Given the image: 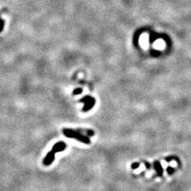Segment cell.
Segmentation results:
<instances>
[{
    "mask_svg": "<svg viewBox=\"0 0 191 191\" xmlns=\"http://www.w3.org/2000/svg\"><path fill=\"white\" fill-rule=\"evenodd\" d=\"M62 132L63 134L69 138H73V139L78 140V141L81 142L85 143L87 144H89L91 143L90 139L89 138V137L83 135L81 132H80L77 130H72V129L64 128L63 129Z\"/></svg>",
    "mask_w": 191,
    "mask_h": 191,
    "instance_id": "cell-1",
    "label": "cell"
},
{
    "mask_svg": "<svg viewBox=\"0 0 191 191\" xmlns=\"http://www.w3.org/2000/svg\"><path fill=\"white\" fill-rule=\"evenodd\" d=\"M81 102L85 103V106L83 108V111L87 112L88 110H90L91 108H93L95 104V100L94 98H91V97L87 96L85 98H84L83 99L81 100Z\"/></svg>",
    "mask_w": 191,
    "mask_h": 191,
    "instance_id": "cell-2",
    "label": "cell"
},
{
    "mask_svg": "<svg viewBox=\"0 0 191 191\" xmlns=\"http://www.w3.org/2000/svg\"><path fill=\"white\" fill-rule=\"evenodd\" d=\"M55 154L56 153L54 152L52 150H51L49 153L47 154V155H46V156L45 157V158L43 159V161L45 166H50V164L53 162L55 157Z\"/></svg>",
    "mask_w": 191,
    "mask_h": 191,
    "instance_id": "cell-3",
    "label": "cell"
},
{
    "mask_svg": "<svg viewBox=\"0 0 191 191\" xmlns=\"http://www.w3.org/2000/svg\"><path fill=\"white\" fill-rule=\"evenodd\" d=\"M66 147H67V144L66 143H64V142H57L56 144H54L51 150L53 151L55 153H58V152L64 151Z\"/></svg>",
    "mask_w": 191,
    "mask_h": 191,
    "instance_id": "cell-4",
    "label": "cell"
},
{
    "mask_svg": "<svg viewBox=\"0 0 191 191\" xmlns=\"http://www.w3.org/2000/svg\"><path fill=\"white\" fill-rule=\"evenodd\" d=\"M154 170L156 171L157 175L158 176H162L163 175V169H162V166H161V163L159 162L158 161H155L154 162Z\"/></svg>",
    "mask_w": 191,
    "mask_h": 191,
    "instance_id": "cell-5",
    "label": "cell"
},
{
    "mask_svg": "<svg viewBox=\"0 0 191 191\" xmlns=\"http://www.w3.org/2000/svg\"><path fill=\"white\" fill-rule=\"evenodd\" d=\"M78 131H79L81 133H85L88 136H93L94 135V132L91 130H84V129H77Z\"/></svg>",
    "mask_w": 191,
    "mask_h": 191,
    "instance_id": "cell-6",
    "label": "cell"
},
{
    "mask_svg": "<svg viewBox=\"0 0 191 191\" xmlns=\"http://www.w3.org/2000/svg\"><path fill=\"white\" fill-rule=\"evenodd\" d=\"M140 166V164L137 162H135V163H133V164L131 165V168H132V169H137L138 167Z\"/></svg>",
    "mask_w": 191,
    "mask_h": 191,
    "instance_id": "cell-7",
    "label": "cell"
},
{
    "mask_svg": "<svg viewBox=\"0 0 191 191\" xmlns=\"http://www.w3.org/2000/svg\"><path fill=\"white\" fill-rule=\"evenodd\" d=\"M144 165H145L146 168H147V169H151V164H150V163L147 162V161H144Z\"/></svg>",
    "mask_w": 191,
    "mask_h": 191,
    "instance_id": "cell-8",
    "label": "cell"
},
{
    "mask_svg": "<svg viewBox=\"0 0 191 191\" xmlns=\"http://www.w3.org/2000/svg\"><path fill=\"white\" fill-rule=\"evenodd\" d=\"M173 171V168L171 167V166H169V167L167 168V172L169 173V174H171L172 172Z\"/></svg>",
    "mask_w": 191,
    "mask_h": 191,
    "instance_id": "cell-9",
    "label": "cell"
}]
</instances>
